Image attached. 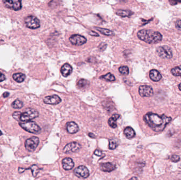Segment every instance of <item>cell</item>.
<instances>
[{
  "label": "cell",
  "mask_w": 181,
  "mask_h": 180,
  "mask_svg": "<svg viewBox=\"0 0 181 180\" xmlns=\"http://www.w3.org/2000/svg\"><path fill=\"white\" fill-rule=\"evenodd\" d=\"M145 122L156 132H161L164 130L167 125L172 120V118L165 115H158L151 112L147 113L143 117Z\"/></svg>",
  "instance_id": "6da1fadb"
},
{
  "label": "cell",
  "mask_w": 181,
  "mask_h": 180,
  "mask_svg": "<svg viewBox=\"0 0 181 180\" xmlns=\"http://www.w3.org/2000/svg\"><path fill=\"white\" fill-rule=\"evenodd\" d=\"M137 37L140 40L148 44H155L162 40V35L158 31L152 30H141L137 33Z\"/></svg>",
  "instance_id": "7a4b0ae2"
},
{
  "label": "cell",
  "mask_w": 181,
  "mask_h": 180,
  "mask_svg": "<svg viewBox=\"0 0 181 180\" xmlns=\"http://www.w3.org/2000/svg\"><path fill=\"white\" fill-rule=\"evenodd\" d=\"M20 126L25 131L33 134H38L41 131L40 127L37 124L33 121H28L26 122L19 123Z\"/></svg>",
  "instance_id": "3957f363"
},
{
  "label": "cell",
  "mask_w": 181,
  "mask_h": 180,
  "mask_svg": "<svg viewBox=\"0 0 181 180\" xmlns=\"http://www.w3.org/2000/svg\"><path fill=\"white\" fill-rule=\"evenodd\" d=\"M39 116V113L35 109L27 108L25 112L21 113L20 120L23 122L30 121Z\"/></svg>",
  "instance_id": "277c9868"
},
{
  "label": "cell",
  "mask_w": 181,
  "mask_h": 180,
  "mask_svg": "<svg viewBox=\"0 0 181 180\" xmlns=\"http://www.w3.org/2000/svg\"><path fill=\"white\" fill-rule=\"evenodd\" d=\"M158 56L163 59H170L173 57L172 50L167 46H159L156 50Z\"/></svg>",
  "instance_id": "5b68a950"
},
{
  "label": "cell",
  "mask_w": 181,
  "mask_h": 180,
  "mask_svg": "<svg viewBox=\"0 0 181 180\" xmlns=\"http://www.w3.org/2000/svg\"><path fill=\"white\" fill-rule=\"evenodd\" d=\"M24 22L27 27L29 29H36L40 27V21L33 15H29L26 17L24 19Z\"/></svg>",
  "instance_id": "8992f818"
},
{
  "label": "cell",
  "mask_w": 181,
  "mask_h": 180,
  "mask_svg": "<svg viewBox=\"0 0 181 180\" xmlns=\"http://www.w3.org/2000/svg\"><path fill=\"white\" fill-rule=\"evenodd\" d=\"M39 143V138L36 136L30 137L27 139L24 143L26 149L29 152H34L37 147Z\"/></svg>",
  "instance_id": "52a82bcc"
},
{
  "label": "cell",
  "mask_w": 181,
  "mask_h": 180,
  "mask_svg": "<svg viewBox=\"0 0 181 180\" xmlns=\"http://www.w3.org/2000/svg\"><path fill=\"white\" fill-rule=\"evenodd\" d=\"M69 40L73 45L77 46H82L87 42L85 38L79 34L72 35L69 38Z\"/></svg>",
  "instance_id": "ba28073f"
},
{
  "label": "cell",
  "mask_w": 181,
  "mask_h": 180,
  "mask_svg": "<svg viewBox=\"0 0 181 180\" xmlns=\"http://www.w3.org/2000/svg\"><path fill=\"white\" fill-rule=\"evenodd\" d=\"M74 173L78 177L83 179H86L89 175V170L86 166L84 165L79 166L75 168L74 170Z\"/></svg>",
  "instance_id": "9c48e42d"
},
{
  "label": "cell",
  "mask_w": 181,
  "mask_h": 180,
  "mask_svg": "<svg viewBox=\"0 0 181 180\" xmlns=\"http://www.w3.org/2000/svg\"><path fill=\"white\" fill-rule=\"evenodd\" d=\"M3 3L6 8L15 11H19L22 8L21 1H4Z\"/></svg>",
  "instance_id": "30bf717a"
},
{
  "label": "cell",
  "mask_w": 181,
  "mask_h": 180,
  "mask_svg": "<svg viewBox=\"0 0 181 180\" xmlns=\"http://www.w3.org/2000/svg\"><path fill=\"white\" fill-rule=\"evenodd\" d=\"M139 94L141 97H150L154 94L152 87L147 85H142L139 88Z\"/></svg>",
  "instance_id": "8fae6325"
},
{
  "label": "cell",
  "mask_w": 181,
  "mask_h": 180,
  "mask_svg": "<svg viewBox=\"0 0 181 180\" xmlns=\"http://www.w3.org/2000/svg\"><path fill=\"white\" fill-rule=\"evenodd\" d=\"M81 148L79 143L76 142H72L68 143L64 147L63 151L65 153H71L78 151Z\"/></svg>",
  "instance_id": "7c38bea8"
},
{
  "label": "cell",
  "mask_w": 181,
  "mask_h": 180,
  "mask_svg": "<svg viewBox=\"0 0 181 180\" xmlns=\"http://www.w3.org/2000/svg\"><path fill=\"white\" fill-rule=\"evenodd\" d=\"M43 100L45 104L53 105H57L61 101V98L56 95L46 96V97L44 98Z\"/></svg>",
  "instance_id": "4fadbf2b"
},
{
  "label": "cell",
  "mask_w": 181,
  "mask_h": 180,
  "mask_svg": "<svg viewBox=\"0 0 181 180\" xmlns=\"http://www.w3.org/2000/svg\"><path fill=\"white\" fill-rule=\"evenodd\" d=\"M100 169L101 171L106 172L113 171L116 169V165L111 162L101 163L100 165Z\"/></svg>",
  "instance_id": "5bb4252c"
},
{
  "label": "cell",
  "mask_w": 181,
  "mask_h": 180,
  "mask_svg": "<svg viewBox=\"0 0 181 180\" xmlns=\"http://www.w3.org/2000/svg\"><path fill=\"white\" fill-rule=\"evenodd\" d=\"M66 130L69 134H75L79 131V127L76 123L70 122L66 124Z\"/></svg>",
  "instance_id": "9a60e30c"
},
{
  "label": "cell",
  "mask_w": 181,
  "mask_h": 180,
  "mask_svg": "<svg viewBox=\"0 0 181 180\" xmlns=\"http://www.w3.org/2000/svg\"><path fill=\"white\" fill-rule=\"evenodd\" d=\"M62 165L65 170H71L74 166V163L71 158L65 157L62 160Z\"/></svg>",
  "instance_id": "2e32d148"
},
{
  "label": "cell",
  "mask_w": 181,
  "mask_h": 180,
  "mask_svg": "<svg viewBox=\"0 0 181 180\" xmlns=\"http://www.w3.org/2000/svg\"><path fill=\"white\" fill-rule=\"evenodd\" d=\"M72 67L68 63H65L60 69V72L64 77H67L69 76L72 74Z\"/></svg>",
  "instance_id": "e0dca14e"
},
{
  "label": "cell",
  "mask_w": 181,
  "mask_h": 180,
  "mask_svg": "<svg viewBox=\"0 0 181 180\" xmlns=\"http://www.w3.org/2000/svg\"><path fill=\"white\" fill-rule=\"evenodd\" d=\"M31 170L33 177H36L41 169L40 168H39L38 166L36 165H33L31 166H30V167L27 168V169L22 168V167H19L18 171H19V173H23V172L25 171L26 170Z\"/></svg>",
  "instance_id": "ac0fdd59"
},
{
  "label": "cell",
  "mask_w": 181,
  "mask_h": 180,
  "mask_svg": "<svg viewBox=\"0 0 181 180\" xmlns=\"http://www.w3.org/2000/svg\"><path fill=\"white\" fill-rule=\"evenodd\" d=\"M150 77L153 81L157 82L161 79V75L158 70L155 69H152L150 71Z\"/></svg>",
  "instance_id": "d6986e66"
},
{
  "label": "cell",
  "mask_w": 181,
  "mask_h": 180,
  "mask_svg": "<svg viewBox=\"0 0 181 180\" xmlns=\"http://www.w3.org/2000/svg\"><path fill=\"white\" fill-rule=\"evenodd\" d=\"M120 117V115L115 114L110 118L108 120V124L112 129H115L117 127V120Z\"/></svg>",
  "instance_id": "ffe728a7"
},
{
  "label": "cell",
  "mask_w": 181,
  "mask_h": 180,
  "mask_svg": "<svg viewBox=\"0 0 181 180\" xmlns=\"http://www.w3.org/2000/svg\"><path fill=\"white\" fill-rule=\"evenodd\" d=\"M124 134L128 139H131L135 136V131L131 127H126L124 131Z\"/></svg>",
  "instance_id": "44dd1931"
},
{
  "label": "cell",
  "mask_w": 181,
  "mask_h": 180,
  "mask_svg": "<svg viewBox=\"0 0 181 180\" xmlns=\"http://www.w3.org/2000/svg\"><path fill=\"white\" fill-rule=\"evenodd\" d=\"M116 14L121 17H129L133 14V13L131 11L127 10H118V11L116 12Z\"/></svg>",
  "instance_id": "7402d4cb"
},
{
  "label": "cell",
  "mask_w": 181,
  "mask_h": 180,
  "mask_svg": "<svg viewBox=\"0 0 181 180\" xmlns=\"http://www.w3.org/2000/svg\"><path fill=\"white\" fill-rule=\"evenodd\" d=\"M26 75L22 73H16L13 74V79L17 83H22L26 79Z\"/></svg>",
  "instance_id": "603a6c76"
},
{
  "label": "cell",
  "mask_w": 181,
  "mask_h": 180,
  "mask_svg": "<svg viewBox=\"0 0 181 180\" xmlns=\"http://www.w3.org/2000/svg\"><path fill=\"white\" fill-rule=\"evenodd\" d=\"M95 29L99 31L101 33L104 34L105 35L109 36V35H112L114 34V32L109 29H104V28H98V27H95Z\"/></svg>",
  "instance_id": "cb8c5ba5"
},
{
  "label": "cell",
  "mask_w": 181,
  "mask_h": 180,
  "mask_svg": "<svg viewBox=\"0 0 181 180\" xmlns=\"http://www.w3.org/2000/svg\"><path fill=\"white\" fill-rule=\"evenodd\" d=\"M89 81L84 79H80L78 83V86L80 88H85L89 86Z\"/></svg>",
  "instance_id": "d4e9b609"
},
{
  "label": "cell",
  "mask_w": 181,
  "mask_h": 180,
  "mask_svg": "<svg viewBox=\"0 0 181 180\" xmlns=\"http://www.w3.org/2000/svg\"><path fill=\"white\" fill-rule=\"evenodd\" d=\"M100 79H103L104 80L108 81H115L116 79L114 75L111 74L110 72H109L105 75L101 76Z\"/></svg>",
  "instance_id": "484cf974"
},
{
  "label": "cell",
  "mask_w": 181,
  "mask_h": 180,
  "mask_svg": "<svg viewBox=\"0 0 181 180\" xmlns=\"http://www.w3.org/2000/svg\"><path fill=\"white\" fill-rule=\"evenodd\" d=\"M171 73L175 77L181 76V66H178L172 69Z\"/></svg>",
  "instance_id": "4316f807"
},
{
  "label": "cell",
  "mask_w": 181,
  "mask_h": 180,
  "mask_svg": "<svg viewBox=\"0 0 181 180\" xmlns=\"http://www.w3.org/2000/svg\"><path fill=\"white\" fill-rule=\"evenodd\" d=\"M23 106V103L19 99H16L12 104V107L15 109L21 108Z\"/></svg>",
  "instance_id": "83f0119b"
},
{
  "label": "cell",
  "mask_w": 181,
  "mask_h": 180,
  "mask_svg": "<svg viewBox=\"0 0 181 180\" xmlns=\"http://www.w3.org/2000/svg\"><path fill=\"white\" fill-rule=\"evenodd\" d=\"M119 72H120L121 74L127 75L129 73V70L127 66H122L119 68Z\"/></svg>",
  "instance_id": "f1b7e54d"
},
{
  "label": "cell",
  "mask_w": 181,
  "mask_h": 180,
  "mask_svg": "<svg viewBox=\"0 0 181 180\" xmlns=\"http://www.w3.org/2000/svg\"><path fill=\"white\" fill-rule=\"evenodd\" d=\"M118 146V144L117 142L114 140H109V148L110 149H116V147Z\"/></svg>",
  "instance_id": "f546056e"
},
{
  "label": "cell",
  "mask_w": 181,
  "mask_h": 180,
  "mask_svg": "<svg viewBox=\"0 0 181 180\" xmlns=\"http://www.w3.org/2000/svg\"><path fill=\"white\" fill-rule=\"evenodd\" d=\"M170 159L172 162H178L180 160V157L177 155H173L170 157Z\"/></svg>",
  "instance_id": "4dcf8cb0"
},
{
  "label": "cell",
  "mask_w": 181,
  "mask_h": 180,
  "mask_svg": "<svg viewBox=\"0 0 181 180\" xmlns=\"http://www.w3.org/2000/svg\"><path fill=\"white\" fill-rule=\"evenodd\" d=\"M21 115V113L20 112H15L13 113L12 116L15 118V120H20V116Z\"/></svg>",
  "instance_id": "1f68e13d"
},
{
  "label": "cell",
  "mask_w": 181,
  "mask_h": 180,
  "mask_svg": "<svg viewBox=\"0 0 181 180\" xmlns=\"http://www.w3.org/2000/svg\"><path fill=\"white\" fill-rule=\"evenodd\" d=\"M175 27L176 29H178L179 30L181 31V20L178 19L176 20L175 22Z\"/></svg>",
  "instance_id": "d6a6232c"
},
{
  "label": "cell",
  "mask_w": 181,
  "mask_h": 180,
  "mask_svg": "<svg viewBox=\"0 0 181 180\" xmlns=\"http://www.w3.org/2000/svg\"><path fill=\"white\" fill-rule=\"evenodd\" d=\"M6 78L5 75L0 72V82H2L6 80Z\"/></svg>",
  "instance_id": "836d02e7"
},
{
  "label": "cell",
  "mask_w": 181,
  "mask_h": 180,
  "mask_svg": "<svg viewBox=\"0 0 181 180\" xmlns=\"http://www.w3.org/2000/svg\"><path fill=\"white\" fill-rule=\"evenodd\" d=\"M94 154L96 156H100L102 155V152L100 150H99V149H96L95 150L94 152Z\"/></svg>",
  "instance_id": "e575fe53"
},
{
  "label": "cell",
  "mask_w": 181,
  "mask_h": 180,
  "mask_svg": "<svg viewBox=\"0 0 181 180\" xmlns=\"http://www.w3.org/2000/svg\"><path fill=\"white\" fill-rule=\"evenodd\" d=\"M89 34L91 35H93V36H95V37H98V36H99V35L97 33H96V32H94L93 31H91L90 32H89Z\"/></svg>",
  "instance_id": "d590c367"
},
{
  "label": "cell",
  "mask_w": 181,
  "mask_h": 180,
  "mask_svg": "<svg viewBox=\"0 0 181 180\" xmlns=\"http://www.w3.org/2000/svg\"><path fill=\"white\" fill-rule=\"evenodd\" d=\"M89 137H91V138H95V135L93 134L92 133H89Z\"/></svg>",
  "instance_id": "8d00e7d4"
},
{
  "label": "cell",
  "mask_w": 181,
  "mask_h": 180,
  "mask_svg": "<svg viewBox=\"0 0 181 180\" xmlns=\"http://www.w3.org/2000/svg\"><path fill=\"white\" fill-rule=\"evenodd\" d=\"M9 95V92H6L5 93H4L3 95V96L4 98L7 97Z\"/></svg>",
  "instance_id": "74e56055"
},
{
  "label": "cell",
  "mask_w": 181,
  "mask_h": 180,
  "mask_svg": "<svg viewBox=\"0 0 181 180\" xmlns=\"http://www.w3.org/2000/svg\"><path fill=\"white\" fill-rule=\"evenodd\" d=\"M129 180H138V179H137V177H132Z\"/></svg>",
  "instance_id": "f35d334b"
},
{
  "label": "cell",
  "mask_w": 181,
  "mask_h": 180,
  "mask_svg": "<svg viewBox=\"0 0 181 180\" xmlns=\"http://www.w3.org/2000/svg\"><path fill=\"white\" fill-rule=\"evenodd\" d=\"M178 88H179V89L181 91V83L178 85Z\"/></svg>",
  "instance_id": "ab89813d"
},
{
  "label": "cell",
  "mask_w": 181,
  "mask_h": 180,
  "mask_svg": "<svg viewBox=\"0 0 181 180\" xmlns=\"http://www.w3.org/2000/svg\"><path fill=\"white\" fill-rule=\"evenodd\" d=\"M2 134H3V133H2V131H0V136H1V135H2Z\"/></svg>",
  "instance_id": "60d3db41"
},
{
  "label": "cell",
  "mask_w": 181,
  "mask_h": 180,
  "mask_svg": "<svg viewBox=\"0 0 181 180\" xmlns=\"http://www.w3.org/2000/svg\"></svg>",
  "instance_id": "b9f144b4"
}]
</instances>
